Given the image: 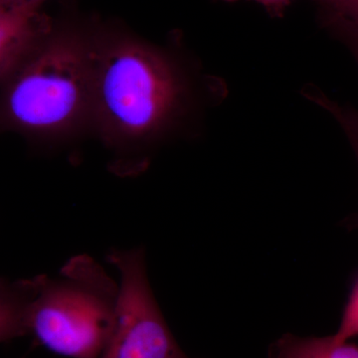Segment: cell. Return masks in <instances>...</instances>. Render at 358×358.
<instances>
[{"label": "cell", "instance_id": "cell-1", "mask_svg": "<svg viewBox=\"0 0 358 358\" xmlns=\"http://www.w3.org/2000/svg\"><path fill=\"white\" fill-rule=\"evenodd\" d=\"M192 99V81L171 54L124 33H93L90 128L117 154L162 140Z\"/></svg>", "mask_w": 358, "mask_h": 358}, {"label": "cell", "instance_id": "cell-2", "mask_svg": "<svg viewBox=\"0 0 358 358\" xmlns=\"http://www.w3.org/2000/svg\"><path fill=\"white\" fill-rule=\"evenodd\" d=\"M93 32L52 26L0 83V134L70 138L91 124Z\"/></svg>", "mask_w": 358, "mask_h": 358}, {"label": "cell", "instance_id": "cell-3", "mask_svg": "<svg viewBox=\"0 0 358 358\" xmlns=\"http://www.w3.org/2000/svg\"><path fill=\"white\" fill-rule=\"evenodd\" d=\"M28 334L68 358H101L117 317L120 285L89 255L71 258L58 277L37 275Z\"/></svg>", "mask_w": 358, "mask_h": 358}, {"label": "cell", "instance_id": "cell-4", "mask_svg": "<svg viewBox=\"0 0 358 358\" xmlns=\"http://www.w3.org/2000/svg\"><path fill=\"white\" fill-rule=\"evenodd\" d=\"M107 261L121 280L114 331L101 358H192L179 346L155 300L145 249H112Z\"/></svg>", "mask_w": 358, "mask_h": 358}, {"label": "cell", "instance_id": "cell-5", "mask_svg": "<svg viewBox=\"0 0 358 358\" xmlns=\"http://www.w3.org/2000/svg\"><path fill=\"white\" fill-rule=\"evenodd\" d=\"M42 4L0 6V83L53 26Z\"/></svg>", "mask_w": 358, "mask_h": 358}, {"label": "cell", "instance_id": "cell-6", "mask_svg": "<svg viewBox=\"0 0 358 358\" xmlns=\"http://www.w3.org/2000/svg\"><path fill=\"white\" fill-rule=\"evenodd\" d=\"M37 289V275L16 281L0 278V343L27 336L28 313Z\"/></svg>", "mask_w": 358, "mask_h": 358}, {"label": "cell", "instance_id": "cell-7", "mask_svg": "<svg viewBox=\"0 0 358 358\" xmlns=\"http://www.w3.org/2000/svg\"><path fill=\"white\" fill-rule=\"evenodd\" d=\"M270 358H358V346L336 343L333 336L300 338L286 334L271 348Z\"/></svg>", "mask_w": 358, "mask_h": 358}, {"label": "cell", "instance_id": "cell-8", "mask_svg": "<svg viewBox=\"0 0 358 358\" xmlns=\"http://www.w3.org/2000/svg\"><path fill=\"white\" fill-rule=\"evenodd\" d=\"M326 22L346 43L358 42V0H341L326 6Z\"/></svg>", "mask_w": 358, "mask_h": 358}, {"label": "cell", "instance_id": "cell-9", "mask_svg": "<svg viewBox=\"0 0 358 358\" xmlns=\"http://www.w3.org/2000/svg\"><path fill=\"white\" fill-rule=\"evenodd\" d=\"M306 95L336 117L352 143L358 162V112L334 102L319 90L310 88Z\"/></svg>", "mask_w": 358, "mask_h": 358}, {"label": "cell", "instance_id": "cell-10", "mask_svg": "<svg viewBox=\"0 0 358 358\" xmlns=\"http://www.w3.org/2000/svg\"><path fill=\"white\" fill-rule=\"evenodd\" d=\"M358 336V278L348 296L341 324L333 338L336 343H346Z\"/></svg>", "mask_w": 358, "mask_h": 358}, {"label": "cell", "instance_id": "cell-11", "mask_svg": "<svg viewBox=\"0 0 358 358\" xmlns=\"http://www.w3.org/2000/svg\"><path fill=\"white\" fill-rule=\"evenodd\" d=\"M220 1L231 3V2L238 1V0H220ZM253 1L258 2L261 6L265 7L272 15L282 16L287 7L291 6L294 0H253Z\"/></svg>", "mask_w": 358, "mask_h": 358}, {"label": "cell", "instance_id": "cell-12", "mask_svg": "<svg viewBox=\"0 0 358 358\" xmlns=\"http://www.w3.org/2000/svg\"><path fill=\"white\" fill-rule=\"evenodd\" d=\"M45 0H0V6H21L27 3H44Z\"/></svg>", "mask_w": 358, "mask_h": 358}, {"label": "cell", "instance_id": "cell-13", "mask_svg": "<svg viewBox=\"0 0 358 358\" xmlns=\"http://www.w3.org/2000/svg\"><path fill=\"white\" fill-rule=\"evenodd\" d=\"M348 45L350 47V49H352L353 56H355V58L357 59V62L358 64V42H350V43H348Z\"/></svg>", "mask_w": 358, "mask_h": 358}, {"label": "cell", "instance_id": "cell-14", "mask_svg": "<svg viewBox=\"0 0 358 358\" xmlns=\"http://www.w3.org/2000/svg\"><path fill=\"white\" fill-rule=\"evenodd\" d=\"M324 4V6H333L334 3H338V2L341 1V0H320Z\"/></svg>", "mask_w": 358, "mask_h": 358}]
</instances>
